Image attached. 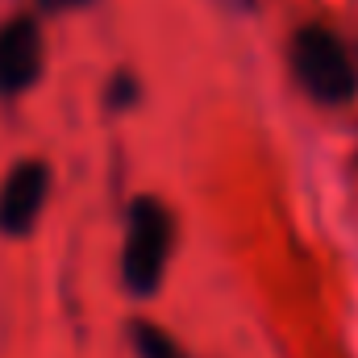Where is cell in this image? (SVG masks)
<instances>
[{
  "mask_svg": "<svg viewBox=\"0 0 358 358\" xmlns=\"http://www.w3.org/2000/svg\"><path fill=\"white\" fill-rule=\"evenodd\" d=\"M292 71L317 104H346L358 92V67L338 34L325 25H304L292 42Z\"/></svg>",
  "mask_w": 358,
  "mask_h": 358,
  "instance_id": "6da1fadb",
  "label": "cell"
},
{
  "mask_svg": "<svg viewBox=\"0 0 358 358\" xmlns=\"http://www.w3.org/2000/svg\"><path fill=\"white\" fill-rule=\"evenodd\" d=\"M171 238H176L171 213L155 196L134 200L129 225H125V250H121V279L134 296H150L159 287L171 259Z\"/></svg>",
  "mask_w": 358,
  "mask_h": 358,
  "instance_id": "7a4b0ae2",
  "label": "cell"
},
{
  "mask_svg": "<svg viewBox=\"0 0 358 358\" xmlns=\"http://www.w3.org/2000/svg\"><path fill=\"white\" fill-rule=\"evenodd\" d=\"M46 192H50V171L46 163L38 159H25L17 163L4 183H0V234L4 238H21L34 229L42 204H46Z\"/></svg>",
  "mask_w": 358,
  "mask_h": 358,
  "instance_id": "3957f363",
  "label": "cell"
},
{
  "mask_svg": "<svg viewBox=\"0 0 358 358\" xmlns=\"http://www.w3.org/2000/svg\"><path fill=\"white\" fill-rule=\"evenodd\" d=\"M42 76V34L29 17L0 25V96H21Z\"/></svg>",
  "mask_w": 358,
  "mask_h": 358,
  "instance_id": "277c9868",
  "label": "cell"
},
{
  "mask_svg": "<svg viewBox=\"0 0 358 358\" xmlns=\"http://www.w3.org/2000/svg\"><path fill=\"white\" fill-rule=\"evenodd\" d=\"M129 342H134L138 358H187V350L179 346L176 338H171V334H163V329H159V325H150V321H134Z\"/></svg>",
  "mask_w": 358,
  "mask_h": 358,
  "instance_id": "5b68a950",
  "label": "cell"
},
{
  "mask_svg": "<svg viewBox=\"0 0 358 358\" xmlns=\"http://www.w3.org/2000/svg\"><path fill=\"white\" fill-rule=\"evenodd\" d=\"M46 8H80V4H88V0H42Z\"/></svg>",
  "mask_w": 358,
  "mask_h": 358,
  "instance_id": "8992f818",
  "label": "cell"
},
{
  "mask_svg": "<svg viewBox=\"0 0 358 358\" xmlns=\"http://www.w3.org/2000/svg\"><path fill=\"white\" fill-rule=\"evenodd\" d=\"M238 4H250V0H238Z\"/></svg>",
  "mask_w": 358,
  "mask_h": 358,
  "instance_id": "52a82bcc",
  "label": "cell"
}]
</instances>
